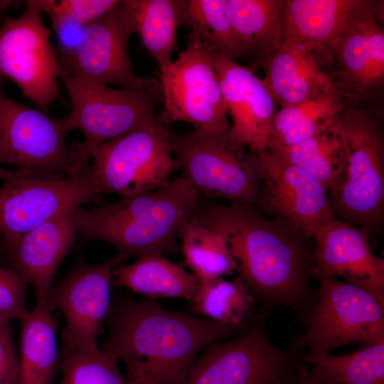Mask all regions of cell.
I'll return each mask as SVG.
<instances>
[{
	"label": "cell",
	"mask_w": 384,
	"mask_h": 384,
	"mask_svg": "<svg viewBox=\"0 0 384 384\" xmlns=\"http://www.w3.org/2000/svg\"><path fill=\"white\" fill-rule=\"evenodd\" d=\"M267 312L256 316L236 336L208 344L182 384H299L306 353L297 336L286 348L270 341Z\"/></svg>",
	"instance_id": "5b68a950"
},
{
	"label": "cell",
	"mask_w": 384,
	"mask_h": 384,
	"mask_svg": "<svg viewBox=\"0 0 384 384\" xmlns=\"http://www.w3.org/2000/svg\"><path fill=\"white\" fill-rule=\"evenodd\" d=\"M1 168V167H0Z\"/></svg>",
	"instance_id": "ab89813d"
},
{
	"label": "cell",
	"mask_w": 384,
	"mask_h": 384,
	"mask_svg": "<svg viewBox=\"0 0 384 384\" xmlns=\"http://www.w3.org/2000/svg\"><path fill=\"white\" fill-rule=\"evenodd\" d=\"M200 193L180 176L160 188L106 206L72 212L85 240H100L129 257L176 253V238L194 216Z\"/></svg>",
	"instance_id": "3957f363"
},
{
	"label": "cell",
	"mask_w": 384,
	"mask_h": 384,
	"mask_svg": "<svg viewBox=\"0 0 384 384\" xmlns=\"http://www.w3.org/2000/svg\"><path fill=\"white\" fill-rule=\"evenodd\" d=\"M255 68L264 70L262 80L280 107L338 93L331 78L299 45L288 39L274 55Z\"/></svg>",
	"instance_id": "7402d4cb"
},
{
	"label": "cell",
	"mask_w": 384,
	"mask_h": 384,
	"mask_svg": "<svg viewBox=\"0 0 384 384\" xmlns=\"http://www.w3.org/2000/svg\"><path fill=\"white\" fill-rule=\"evenodd\" d=\"M18 368L10 321L0 320V384H16Z\"/></svg>",
	"instance_id": "8d00e7d4"
},
{
	"label": "cell",
	"mask_w": 384,
	"mask_h": 384,
	"mask_svg": "<svg viewBox=\"0 0 384 384\" xmlns=\"http://www.w3.org/2000/svg\"><path fill=\"white\" fill-rule=\"evenodd\" d=\"M227 0H186L180 26L198 35L208 47L237 60L243 51L228 18Z\"/></svg>",
	"instance_id": "1f68e13d"
},
{
	"label": "cell",
	"mask_w": 384,
	"mask_h": 384,
	"mask_svg": "<svg viewBox=\"0 0 384 384\" xmlns=\"http://www.w3.org/2000/svg\"><path fill=\"white\" fill-rule=\"evenodd\" d=\"M200 280L162 255H146L112 272V284L143 294L146 298H180L191 302Z\"/></svg>",
	"instance_id": "d4e9b609"
},
{
	"label": "cell",
	"mask_w": 384,
	"mask_h": 384,
	"mask_svg": "<svg viewBox=\"0 0 384 384\" xmlns=\"http://www.w3.org/2000/svg\"><path fill=\"white\" fill-rule=\"evenodd\" d=\"M118 362L100 349L63 350L61 384H130L120 371Z\"/></svg>",
	"instance_id": "d6a6232c"
},
{
	"label": "cell",
	"mask_w": 384,
	"mask_h": 384,
	"mask_svg": "<svg viewBox=\"0 0 384 384\" xmlns=\"http://www.w3.org/2000/svg\"><path fill=\"white\" fill-rule=\"evenodd\" d=\"M53 28L57 36L56 55L71 53L78 44L87 26L75 18L62 14L48 13Z\"/></svg>",
	"instance_id": "d590c367"
},
{
	"label": "cell",
	"mask_w": 384,
	"mask_h": 384,
	"mask_svg": "<svg viewBox=\"0 0 384 384\" xmlns=\"http://www.w3.org/2000/svg\"><path fill=\"white\" fill-rule=\"evenodd\" d=\"M316 279L320 283L316 304L306 332L297 336L307 355L327 353L348 343L384 341V300L339 278Z\"/></svg>",
	"instance_id": "8fae6325"
},
{
	"label": "cell",
	"mask_w": 384,
	"mask_h": 384,
	"mask_svg": "<svg viewBox=\"0 0 384 384\" xmlns=\"http://www.w3.org/2000/svg\"><path fill=\"white\" fill-rule=\"evenodd\" d=\"M22 1L14 0H0V21L3 19L4 15L7 10L11 8H17L21 6Z\"/></svg>",
	"instance_id": "f35d334b"
},
{
	"label": "cell",
	"mask_w": 384,
	"mask_h": 384,
	"mask_svg": "<svg viewBox=\"0 0 384 384\" xmlns=\"http://www.w3.org/2000/svg\"><path fill=\"white\" fill-rule=\"evenodd\" d=\"M272 152L308 173L328 193L337 186L343 174L345 161L341 143L329 127L321 134Z\"/></svg>",
	"instance_id": "f546056e"
},
{
	"label": "cell",
	"mask_w": 384,
	"mask_h": 384,
	"mask_svg": "<svg viewBox=\"0 0 384 384\" xmlns=\"http://www.w3.org/2000/svg\"><path fill=\"white\" fill-rule=\"evenodd\" d=\"M0 234L9 250L46 221L99 201L89 166L65 178L34 177L0 168Z\"/></svg>",
	"instance_id": "7c38bea8"
},
{
	"label": "cell",
	"mask_w": 384,
	"mask_h": 384,
	"mask_svg": "<svg viewBox=\"0 0 384 384\" xmlns=\"http://www.w3.org/2000/svg\"><path fill=\"white\" fill-rule=\"evenodd\" d=\"M208 48L232 119V125L225 134L228 140L254 154L266 151L277 110L273 97L252 68Z\"/></svg>",
	"instance_id": "ac0fdd59"
},
{
	"label": "cell",
	"mask_w": 384,
	"mask_h": 384,
	"mask_svg": "<svg viewBox=\"0 0 384 384\" xmlns=\"http://www.w3.org/2000/svg\"><path fill=\"white\" fill-rule=\"evenodd\" d=\"M260 188L255 206L268 217L280 218L308 238L334 218L326 188L316 178L270 151L256 154Z\"/></svg>",
	"instance_id": "e0dca14e"
},
{
	"label": "cell",
	"mask_w": 384,
	"mask_h": 384,
	"mask_svg": "<svg viewBox=\"0 0 384 384\" xmlns=\"http://www.w3.org/2000/svg\"><path fill=\"white\" fill-rule=\"evenodd\" d=\"M362 228L332 218L314 234L313 278L342 277L384 300V260L375 255Z\"/></svg>",
	"instance_id": "d6986e66"
},
{
	"label": "cell",
	"mask_w": 384,
	"mask_h": 384,
	"mask_svg": "<svg viewBox=\"0 0 384 384\" xmlns=\"http://www.w3.org/2000/svg\"><path fill=\"white\" fill-rule=\"evenodd\" d=\"M358 1L285 0L286 39L299 45L331 78L336 45Z\"/></svg>",
	"instance_id": "ffe728a7"
},
{
	"label": "cell",
	"mask_w": 384,
	"mask_h": 384,
	"mask_svg": "<svg viewBox=\"0 0 384 384\" xmlns=\"http://www.w3.org/2000/svg\"><path fill=\"white\" fill-rule=\"evenodd\" d=\"M225 134L171 133L177 168L200 195L255 206L260 188L257 156L231 144Z\"/></svg>",
	"instance_id": "ba28073f"
},
{
	"label": "cell",
	"mask_w": 384,
	"mask_h": 384,
	"mask_svg": "<svg viewBox=\"0 0 384 384\" xmlns=\"http://www.w3.org/2000/svg\"><path fill=\"white\" fill-rule=\"evenodd\" d=\"M41 13L72 16L85 26L102 17L119 0H30Z\"/></svg>",
	"instance_id": "836d02e7"
},
{
	"label": "cell",
	"mask_w": 384,
	"mask_h": 384,
	"mask_svg": "<svg viewBox=\"0 0 384 384\" xmlns=\"http://www.w3.org/2000/svg\"><path fill=\"white\" fill-rule=\"evenodd\" d=\"M26 287V283L14 270L0 266V320H23L28 316Z\"/></svg>",
	"instance_id": "e575fe53"
},
{
	"label": "cell",
	"mask_w": 384,
	"mask_h": 384,
	"mask_svg": "<svg viewBox=\"0 0 384 384\" xmlns=\"http://www.w3.org/2000/svg\"><path fill=\"white\" fill-rule=\"evenodd\" d=\"M329 129L339 138L344 171L328 193L335 218L375 235L384 220V135L380 105L344 103Z\"/></svg>",
	"instance_id": "277c9868"
},
{
	"label": "cell",
	"mask_w": 384,
	"mask_h": 384,
	"mask_svg": "<svg viewBox=\"0 0 384 384\" xmlns=\"http://www.w3.org/2000/svg\"><path fill=\"white\" fill-rule=\"evenodd\" d=\"M285 0H227L228 18L251 65L274 55L286 40Z\"/></svg>",
	"instance_id": "603a6c76"
},
{
	"label": "cell",
	"mask_w": 384,
	"mask_h": 384,
	"mask_svg": "<svg viewBox=\"0 0 384 384\" xmlns=\"http://www.w3.org/2000/svg\"><path fill=\"white\" fill-rule=\"evenodd\" d=\"M304 361L334 384H384V341L343 355L306 354Z\"/></svg>",
	"instance_id": "4dcf8cb0"
},
{
	"label": "cell",
	"mask_w": 384,
	"mask_h": 384,
	"mask_svg": "<svg viewBox=\"0 0 384 384\" xmlns=\"http://www.w3.org/2000/svg\"><path fill=\"white\" fill-rule=\"evenodd\" d=\"M163 109L158 117L167 126L183 122L195 130L225 134L230 127L214 60L208 47L190 31L178 58L160 70Z\"/></svg>",
	"instance_id": "30bf717a"
},
{
	"label": "cell",
	"mask_w": 384,
	"mask_h": 384,
	"mask_svg": "<svg viewBox=\"0 0 384 384\" xmlns=\"http://www.w3.org/2000/svg\"><path fill=\"white\" fill-rule=\"evenodd\" d=\"M18 17H6L0 27V83L12 80L46 112L58 97V64L41 12L30 0Z\"/></svg>",
	"instance_id": "5bb4252c"
},
{
	"label": "cell",
	"mask_w": 384,
	"mask_h": 384,
	"mask_svg": "<svg viewBox=\"0 0 384 384\" xmlns=\"http://www.w3.org/2000/svg\"><path fill=\"white\" fill-rule=\"evenodd\" d=\"M107 318L109 334L101 350L124 363L130 384H182L208 344L245 329L169 311L149 298L118 297Z\"/></svg>",
	"instance_id": "7a4b0ae2"
},
{
	"label": "cell",
	"mask_w": 384,
	"mask_h": 384,
	"mask_svg": "<svg viewBox=\"0 0 384 384\" xmlns=\"http://www.w3.org/2000/svg\"><path fill=\"white\" fill-rule=\"evenodd\" d=\"M134 33L156 61L159 70L171 62L177 28L186 0H125Z\"/></svg>",
	"instance_id": "484cf974"
},
{
	"label": "cell",
	"mask_w": 384,
	"mask_h": 384,
	"mask_svg": "<svg viewBox=\"0 0 384 384\" xmlns=\"http://www.w3.org/2000/svg\"><path fill=\"white\" fill-rule=\"evenodd\" d=\"M53 311L47 302H37L22 320L16 384H53L61 363Z\"/></svg>",
	"instance_id": "cb8c5ba5"
},
{
	"label": "cell",
	"mask_w": 384,
	"mask_h": 384,
	"mask_svg": "<svg viewBox=\"0 0 384 384\" xmlns=\"http://www.w3.org/2000/svg\"><path fill=\"white\" fill-rule=\"evenodd\" d=\"M181 249L186 264L200 281L233 275L238 264L229 246L219 233L210 229L196 216L181 228Z\"/></svg>",
	"instance_id": "83f0119b"
},
{
	"label": "cell",
	"mask_w": 384,
	"mask_h": 384,
	"mask_svg": "<svg viewBox=\"0 0 384 384\" xmlns=\"http://www.w3.org/2000/svg\"><path fill=\"white\" fill-rule=\"evenodd\" d=\"M171 134L158 120L95 147L89 168L98 193L127 198L166 186L177 168Z\"/></svg>",
	"instance_id": "9c48e42d"
},
{
	"label": "cell",
	"mask_w": 384,
	"mask_h": 384,
	"mask_svg": "<svg viewBox=\"0 0 384 384\" xmlns=\"http://www.w3.org/2000/svg\"><path fill=\"white\" fill-rule=\"evenodd\" d=\"M343 105L339 94L334 93L277 109L267 150L274 151L321 134Z\"/></svg>",
	"instance_id": "4316f807"
},
{
	"label": "cell",
	"mask_w": 384,
	"mask_h": 384,
	"mask_svg": "<svg viewBox=\"0 0 384 384\" xmlns=\"http://www.w3.org/2000/svg\"><path fill=\"white\" fill-rule=\"evenodd\" d=\"M196 216L225 239L255 302L267 310L287 307L299 323L308 324L318 291L310 282L313 252L300 229L247 203H200Z\"/></svg>",
	"instance_id": "6da1fadb"
},
{
	"label": "cell",
	"mask_w": 384,
	"mask_h": 384,
	"mask_svg": "<svg viewBox=\"0 0 384 384\" xmlns=\"http://www.w3.org/2000/svg\"><path fill=\"white\" fill-rule=\"evenodd\" d=\"M383 1L359 0L334 49L332 80L344 103L381 105Z\"/></svg>",
	"instance_id": "4fadbf2b"
},
{
	"label": "cell",
	"mask_w": 384,
	"mask_h": 384,
	"mask_svg": "<svg viewBox=\"0 0 384 384\" xmlns=\"http://www.w3.org/2000/svg\"><path fill=\"white\" fill-rule=\"evenodd\" d=\"M73 211L32 229L9 250L14 271L33 287L37 302H47L57 270L76 240L78 230Z\"/></svg>",
	"instance_id": "44dd1931"
},
{
	"label": "cell",
	"mask_w": 384,
	"mask_h": 384,
	"mask_svg": "<svg viewBox=\"0 0 384 384\" xmlns=\"http://www.w3.org/2000/svg\"><path fill=\"white\" fill-rule=\"evenodd\" d=\"M299 384H333L325 377L307 368L306 365L303 366L300 370Z\"/></svg>",
	"instance_id": "74e56055"
},
{
	"label": "cell",
	"mask_w": 384,
	"mask_h": 384,
	"mask_svg": "<svg viewBox=\"0 0 384 384\" xmlns=\"http://www.w3.org/2000/svg\"><path fill=\"white\" fill-rule=\"evenodd\" d=\"M134 33L132 16L125 0L84 29L75 48L57 56L58 69L72 77L109 86L137 89L159 81L135 74L128 52Z\"/></svg>",
	"instance_id": "9a60e30c"
},
{
	"label": "cell",
	"mask_w": 384,
	"mask_h": 384,
	"mask_svg": "<svg viewBox=\"0 0 384 384\" xmlns=\"http://www.w3.org/2000/svg\"><path fill=\"white\" fill-rule=\"evenodd\" d=\"M77 129L70 112L62 118L27 107L0 90V163L16 166L34 177L76 176L81 168L67 134Z\"/></svg>",
	"instance_id": "8992f818"
},
{
	"label": "cell",
	"mask_w": 384,
	"mask_h": 384,
	"mask_svg": "<svg viewBox=\"0 0 384 384\" xmlns=\"http://www.w3.org/2000/svg\"><path fill=\"white\" fill-rule=\"evenodd\" d=\"M128 257L117 253L108 260L90 265L80 260L55 287L47 298L65 320L63 350L98 351L97 336L112 306L114 270Z\"/></svg>",
	"instance_id": "2e32d148"
},
{
	"label": "cell",
	"mask_w": 384,
	"mask_h": 384,
	"mask_svg": "<svg viewBox=\"0 0 384 384\" xmlns=\"http://www.w3.org/2000/svg\"><path fill=\"white\" fill-rule=\"evenodd\" d=\"M58 78L68 93L76 128L85 137L82 143L74 145L85 166L97 146L159 120L155 108L163 101L160 82L137 89H112L59 69Z\"/></svg>",
	"instance_id": "52a82bcc"
},
{
	"label": "cell",
	"mask_w": 384,
	"mask_h": 384,
	"mask_svg": "<svg viewBox=\"0 0 384 384\" xmlns=\"http://www.w3.org/2000/svg\"><path fill=\"white\" fill-rule=\"evenodd\" d=\"M191 302L193 314L238 328L256 316L250 319L255 300L240 277L200 281Z\"/></svg>",
	"instance_id": "f1b7e54d"
}]
</instances>
